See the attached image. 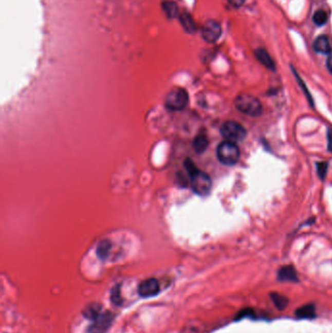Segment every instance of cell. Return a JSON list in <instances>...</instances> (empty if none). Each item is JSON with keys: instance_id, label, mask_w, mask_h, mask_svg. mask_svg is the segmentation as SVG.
I'll use <instances>...</instances> for the list:
<instances>
[{"instance_id": "cell-4", "label": "cell", "mask_w": 332, "mask_h": 333, "mask_svg": "<svg viewBox=\"0 0 332 333\" xmlns=\"http://www.w3.org/2000/svg\"><path fill=\"white\" fill-rule=\"evenodd\" d=\"M220 134L225 140L237 142L246 138L247 131L240 123H237L235 121H226L222 124Z\"/></svg>"}, {"instance_id": "cell-25", "label": "cell", "mask_w": 332, "mask_h": 333, "mask_svg": "<svg viewBox=\"0 0 332 333\" xmlns=\"http://www.w3.org/2000/svg\"><path fill=\"white\" fill-rule=\"evenodd\" d=\"M326 66H327V69L328 71L332 74V55L327 59V62H326Z\"/></svg>"}, {"instance_id": "cell-16", "label": "cell", "mask_w": 332, "mask_h": 333, "mask_svg": "<svg viewBox=\"0 0 332 333\" xmlns=\"http://www.w3.org/2000/svg\"><path fill=\"white\" fill-rule=\"evenodd\" d=\"M328 20V17H327V14L325 11L323 10H318L313 16V22H314L315 25L321 27V26H323L326 24Z\"/></svg>"}, {"instance_id": "cell-15", "label": "cell", "mask_w": 332, "mask_h": 333, "mask_svg": "<svg viewBox=\"0 0 332 333\" xmlns=\"http://www.w3.org/2000/svg\"><path fill=\"white\" fill-rule=\"evenodd\" d=\"M162 6H163V10L165 11V13L169 18H175L178 15L177 5L174 1L166 0L163 2Z\"/></svg>"}, {"instance_id": "cell-13", "label": "cell", "mask_w": 332, "mask_h": 333, "mask_svg": "<svg viewBox=\"0 0 332 333\" xmlns=\"http://www.w3.org/2000/svg\"><path fill=\"white\" fill-rule=\"evenodd\" d=\"M101 314H102V307L97 303L89 304L83 311L84 317L92 321L96 320Z\"/></svg>"}, {"instance_id": "cell-21", "label": "cell", "mask_w": 332, "mask_h": 333, "mask_svg": "<svg viewBox=\"0 0 332 333\" xmlns=\"http://www.w3.org/2000/svg\"><path fill=\"white\" fill-rule=\"evenodd\" d=\"M111 300L114 302V304H120L121 296H120V288L118 287H115L114 290L112 291V295H111Z\"/></svg>"}, {"instance_id": "cell-12", "label": "cell", "mask_w": 332, "mask_h": 333, "mask_svg": "<svg viewBox=\"0 0 332 333\" xmlns=\"http://www.w3.org/2000/svg\"><path fill=\"white\" fill-rule=\"evenodd\" d=\"M279 280L286 282H296L297 281L296 269L292 266H285L279 271Z\"/></svg>"}, {"instance_id": "cell-24", "label": "cell", "mask_w": 332, "mask_h": 333, "mask_svg": "<svg viewBox=\"0 0 332 333\" xmlns=\"http://www.w3.org/2000/svg\"><path fill=\"white\" fill-rule=\"evenodd\" d=\"M228 2L230 3L231 6H233L235 8H240L241 6L244 4L245 0H228Z\"/></svg>"}, {"instance_id": "cell-10", "label": "cell", "mask_w": 332, "mask_h": 333, "mask_svg": "<svg viewBox=\"0 0 332 333\" xmlns=\"http://www.w3.org/2000/svg\"><path fill=\"white\" fill-rule=\"evenodd\" d=\"M255 57L259 60V63L262 64L264 66H266L269 69L271 70H275L276 65L274 61L272 60V58L268 54L267 51L264 49H257L255 51Z\"/></svg>"}, {"instance_id": "cell-19", "label": "cell", "mask_w": 332, "mask_h": 333, "mask_svg": "<svg viewBox=\"0 0 332 333\" xmlns=\"http://www.w3.org/2000/svg\"><path fill=\"white\" fill-rule=\"evenodd\" d=\"M272 299L275 303L276 307H278L279 309H284L286 307V304H287V300H286V297L283 295H280V294H273L272 295Z\"/></svg>"}, {"instance_id": "cell-18", "label": "cell", "mask_w": 332, "mask_h": 333, "mask_svg": "<svg viewBox=\"0 0 332 333\" xmlns=\"http://www.w3.org/2000/svg\"><path fill=\"white\" fill-rule=\"evenodd\" d=\"M110 250V245L108 242H102L99 247H98V255L100 258L104 259L107 254H108V251Z\"/></svg>"}, {"instance_id": "cell-23", "label": "cell", "mask_w": 332, "mask_h": 333, "mask_svg": "<svg viewBox=\"0 0 332 333\" xmlns=\"http://www.w3.org/2000/svg\"><path fill=\"white\" fill-rule=\"evenodd\" d=\"M327 148L329 152H332V128H329L327 132Z\"/></svg>"}, {"instance_id": "cell-17", "label": "cell", "mask_w": 332, "mask_h": 333, "mask_svg": "<svg viewBox=\"0 0 332 333\" xmlns=\"http://www.w3.org/2000/svg\"><path fill=\"white\" fill-rule=\"evenodd\" d=\"M299 318H313L315 317V308L313 305H305L299 308L296 312Z\"/></svg>"}, {"instance_id": "cell-1", "label": "cell", "mask_w": 332, "mask_h": 333, "mask_svg": "<svg viewBox=\"0 0 332 333\" xmlns=\"http://www.w3.org/2000/svg\"><path fill=\"white\" fill-rule=\"evenodd\" d=\"M186 171L190 177V185L194 192L201 196L209 194L212 188V180L211 177L206 173L200 171L194 165L193 162L190 160H186L185 162Z\"/></svg>"}, {"instance_id": "cell-20", "label": "cell", "mask_w": 332, "mask_h": 333, "mask_svg": "<svg viewBox=\"0 0 332 333\" xmlns=\"http://www.w3.org/2000/svg\"><path fill=\"white\" fill-rule=\"evenodd\" d=\"M327 168H328V164L326 162L317 163V172H318V175L322 179H324V177L326 176Z\"/></svg>"}, {"instance_id": "cell-11", "label": "cell", "mask_w": 332, "mask_h": 333, "mask_svg": "<svg viewBox=\"0 0 332 333\" xmlns=\"http://www.w3.org/2000/svg\"><path fill=\"white\" fill-rule=\"evenodd\" d=\"M179 21H180V24H181L182 28H185L186 32L193 33L196 31V29H197L196 24L189 13L183 12V13L179 14Z\"/></svg>"}, {"instance_id": "cell-2", "label": "cell", "mask_w": 332, "mask_h": 333, "mask_svg": "<svg viewBox=\"0 0 332 333\" xmlns=\"http://www.w3.org/2000/svg\"><path fill=\"white\" fill-rule=\"evenodd\" d=\"M235 106L242 113L251 117H259L262 114V104L259 99L249 95L241 94L235 100Z\"/></svg>"}, {"instance_id": "cell-7", "label": "cell", "mask_w": 332, "mask_h": 333, "mask_svg": "<svg viewBox=\"0 0 332 333\" xmlns=\"http://www.w3.org/2000/svg\"><path fill=\"white\" fill-rule=\"evenodd\" d=\"M114 319L113 314L110 312H104L100 314L96 320H94V324L90 325L88 332L89 333H104L111 325V323Z\"/></svg>"}, {"instance_id": "cell-6", "label": "cell", "mask_w": 332, "mask_h": 333, "mask_svg": "<svg viewBox=\"0 0 332 333\" xmlns=\"http://www.w3.org/2000/svg\"><path fill=\"white\" fill-rule=\"evenodd\" d=\"M222 26L216 21L210 20L205 23L202 28V36L204 40L209 43L216 42L222 36Z\"/></svg>"}, {"instance_id": "cell-9", "label": "cell", "mask_w": 332, "mask_h": 333, "mask_svg": "<svg viewBox=\"0 0 332 333\" xmlns=\"http://www.w3.org/2000/svg\"><path fill=\"white\" fill-rule=\"evenodd\" d=\"M315 51L321 54H329L331 52V44L328 37L321 35L318 37L314 42Z\"/></svg>"}, {"instance_id": "cell-5", "label": "cell", "mask_w": 332, "mask_h": 333, "mask_svg": "<svg viewBox=\"0 0 332 333\" xmlns=\"http://www.w3.org/2000/svg\"><path fill=\"white\" fill-rule=\"evenodd\" d=\"M188 102V94L185 89H175L167 95L165 105L169 110L179 111L185 109Z\"/></svg>"}, {"instance_id": "cell-3", "label": "cell", "mask_w": 332, "mask_h": 333, "mask_svg": "<svg viewBox=\"0 0 332 333\" xmlns=\"http://www.w3.org/2000/svg\"><path fill=\"white\" fill-rule=\"evenodd\" d=\"M216 155L223 165L233 166L240 158V149L235 142L223 141L216 149Z\"/></svg>"}, {"instance_id": "cell-14", "label": "cell", "mask_w": 332, "mask_h": 333, "mask_svg": "<svg viewBox=\"0 0 332 333\" xmlns=\"http://www.w3.org/2000/svg\"><path fill=\"white\" fill-rule=\"evenodd\" d=\"M209 145V139L205 135H199L194 139L193 146L197 153H203Z\"/></svg>"}, {"instance_id": "cell-22", "label": "cell", "mask_w": 332, "mask_h": 333, "mask_svg": "<svg viewBox=\"0 0 332 333\" xmlns=\"http://www.w3.org/2000/svg\"><path fill=\"white\" fill-rule=\"evenodd\" d=\"M296 78H297V80H298V82H299V84L302 86V88H303V90H304L305 94L308 96V99H309V101L311 102V103H313V100H312V98H311V95L309 94V91H307V89H306V86H305V84L303 83V81H302V79L301 78H299V76L297 75V74L296 73Z\"/></svg>"}, {"instance_id": "cell-8", "label": "cell", "mask_w": 332, "mask_h": 333, "mask_svg": "<svg viewBox=\"0 0 332 333\" xmlns=\"http://www.w3.org/2000/svg\"><path fill=\"white\" fill-rule=\"evenodd\" d=\"M139 295L141 297H152L159 293L160 291V285L156 279H147L142 281L139 284L138 288Z\"/></svg>"}]
</instances>
